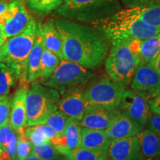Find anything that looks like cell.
Listing matches in <instances>:
<instances>
[{
	"label": "cell",
	"instance_id": "38",
	"mask_svg": "<svg viewBox=\"0 0 160 160\" xmlns=\"http://www.w3.org/2000/svg\"><path fill=\"white\" fill-rule=\"evenodd\" d=\"M150 64H151L152 67H153V68L156 70V71L160 75V53Z\"/></svg>",
	"mask_w": 160,
	"mask_h": 160
},
{
	"label": "cell",
	"instance_id": "5",
	"mask_svg": "<svg viewBox=\"0 0 160 160\" xmlns=\"http://www.w3.org/2000/svg\"><path fill=\"white\" fill-rule=\"evenodd\" d=\"M37 28V22L32 18L23 31L6 39L0 48L1 62L19 68L21 71L19 80L22 85H28L26 82L28 59L34 44Z\"/></svg>",
	"mask_w": 160,
	"mask_h": 160
},
{
	"label": "cell",
	"instance_id": "4",
	"mask_svg": "<svg viewBox=\"0 0 160 160\" xmlns=\"http://www.w3.org/2000/svg\"><path fill=\"white\" fill-rule=\"evenodd\" d=\"M120 10L119 0H64L57 11L65 19L92 24Z\"/></svg>",
	"mask_w": 160,
	"mask_h": 160
},
{
	"label": "cell",
	"instance_id": "6",
	"mask_svg": "<svg viewBox=\"0 0 160 160\" xmlns=\"http://www.w3.org/2000/svg\"><path fill=\"white\" fill-rule=\"evenodd\" d=\"M60 93L57 90L40 83L31 82L26 94L27 127L45 124L52 112L57 110Z\"/></svg>",
	"mask_w": 160,
	"mask_h": 160
},
{
	"label": "cell",
	"instance_id": "27",
	"mask_svg": "<svg viewBox=\"0 0 160 160\" xmlns=\"http://www.w3.org/2000/svg\"><path fill=\"white\" fill-rule=\"evenodd\" d=\"M61 60L54 53L45 48L40 60L37 81L42 82L47 79L57 69Z\"/></svg>",
	"mask_w": 160,
	"mask_h": 160
},
{
	"label": "cell",
	"instance_id": "25",
	"mask_svg": "<svg viewBox=\"0 0 160 160\" xmlns=\"http://www.w3.org/2000/svg\"><path fill=\"white\" fill-rule=\"evenodd\" d=\"M160 53V32L148 39L140 40L139 55L142 64L151 63Z\"/></svg>",
	"mask_w": 160,
	"mask_h": 160
},
{
	"label": "cell",
	"instance_id": "29",
	"mask_svg": "<svg viewBox=\"0 0 160 160\" xmlns=\"http://www.w3.org/2000/svg\"><path fill=\"white\" fill-rule=\"evenodd\" d=\"M64 0H26V4L31 11L38 15H46L57 10Z\"/></svg>",
	"mask_w": 160,
	"mask_h": 160
},
{
	"label": "cell",
	"instance_id": "8",
	"mask_svg": "<svg viewBox=\"0 0 160 160\" xmlns=\"http://www.w3.org/2000/svg\"><path fill=\"white\" fill-rule=\"evenodd\" d=\"M97 75L79 64L62 59L59 65L42 85L57 90L60 94L72 88L87 85Z\"/></svg>",
	"mask_w": 160,
	"mask_h": 160
},
{
	"label": "cell",
	"instance_id": "24",
	"mask_svg": "<svg viewBox=\"0 0 160 160\" xmlns=\"http://www.w3.org/2000/svg\"><path fill=\"white\" fill-rule=\"evenodd\" d=\"M24 134L33 145L49 142L50 140L57 135V132L47 124L28 126Z\"/></svg>",
	"mask_w": 160,
	"mask_h": 160
},
{
	"label": "cell",
	"instance_id": "1",
	"mask_svg": "<svg viewBox=\"0 0 160 160\" xmlns=\"http://www.w3.org/2000/svg\"><path fill=\"white\" fill-rule=\"evenodd\" d=\"M62 40L63 59L89 70H97L105 61L111 41L101 30L71 19L54 20Z\"/></svg>",
	"mask_w": 160,
	"mask_h": 160
},
{
	"label": "cell",
	"instance_id": "21",
	"mask_svg": "<svg viewBox=\"0 0 160 160\" xmlns=\"http://www.w3.org/2000/svg\"><path fill=\"white\" fill-rule=\"evenodd\" d=\"M126 9L145 23L160 28V0H148L142 5Z\"/></svg>",
	"mask_w": 160,
	"mask_h": 160
},
{
	"label": "cell",
	"instance_id": "33",
	"mask_svg": "<svg viewBox=\"0 0 160 160\" xmlns=\"http://www.w3.org/2000/svg\"><path fill=\"white\" fill-rule=\"evenodd\" d=\"M11 97L9 96L0 97V127L9 122Z\"/></svg>",
	"mask_w": 160,
	"mask_h": 160
},
{
	"label": "cell",
	"instance_id": "31",
	"mask_svg": "<svg viewBox=\"0 0 160 160\" xmlns=\"http://www.w3.org/2000/svg\"><path fill=\"white\" fill-rule=\"evenodd\" d=\"M69 119V117L57 109V111L52 112L48 116L45 124L51 126L57 132V135L62 134L65 131Z\"/></svg>",
	"mask_w": 160,
	"mask_h": 160
},
{
	"label": "cell",
	"instance_id": "34",
	"mask_svg": "<svg viewBox=\"0 0 160 160\" xmlns=\"http://www.w3.org/2000/svg\"><path fill=\"white\" fill-rule=\"evenodd\" d=\"M145 126L148 129L160 137V115L154 113L151 114Z\"/></svg>",
	"mask_w": 160,
	"mask_h": 160
},
{
	"label": "cell",
	"instance_id": "2",
	"mask_svg": "<svg viewBox=\"0 0 160 160\" xmlns=\"http://www.w3.org/2000/svg\"><path fill=\"white\" fill-rule=\"evenodd\" d=\"M139 39H118L111 41V48L105 59V71L112 79L128 85L141 65Z\"/></svg>",
	"mask_w": 160,
	"mask_h": 160
},
{
	"label": "cell",
	"instance_id": "30",
	"mask_svg": "<svg viewBox=\"0 0 160 160\" xmlns=\"http://www.w3.org/2000/svg\"><path fill=\"white\" fill-rule=\"evenodd\" d=\"M32 153L44 160H60L63 156L50 142L32 146Z\"/></svg>",
	"mask_w": 160,
	"mask_h": 160
},
{
	"label": "cell",
	"instance_id": "14",
	"mask_svg": "<svg viewBox=\"0 0 160 160\" xmlns=\"http://www.w3.org/2000/svg\"><path fill=\"white\" fill-rule=\"evenodd\" d=\"M119 109L103 107L86 108L80 125L82 128L91 129L105 130L111 125L120 113Z\"/></svg>",
	"mask_w": 160,
	"mask_h": 160
},
{
	"label": "cell",
	"instance_id": "20",
	"mask_svg": "<svg viewBox=\"0 0 160 160\" xmlns=\"http://www.w3.org/2000/svg\"><path fill=\"white\" fill-rule=\"evenodd\" d=\"M42 34L45 48L57 54L63 59L62 40L60 33L56 27L53 19H48L41 25Z\"/></svg>",
	"mask_w": 160,
	"mask_h": 160
},
{
	"label": "cell",
	"instance_id": "22",
	"mask_svg": "<svg viewBox=\"0 0 160 160\" xmlns=\"http://www.w3.org/2000/svg\"><path fill=\"white\" fill-rule=\"evenodd\" d=\"M144 159L160 157V137L145 128L137 135Z\"/></svg>",
	"mask_w": 160,
	"mask_h": 160
},
{
	"label": "cell",
	"instance_id": "10",
	"mask_svg": "<svg viewBox=\"0 0 160 160\" xmlns=\"http://www.w3.org/2000/svg\"><path fill=\"white\" fill-rule=\"evenodd\" d=\"M160 87V75L151 64H141L130 83V88L137 94L148 100Z\"/></svg>",
	"mask_w": 160,
	"mask_h": 160
},
{
	"label": "cell",
	"instance_id": "28",
	"mask_svg": "<svg viewBox=\"0 0 160 160\" xmlns=\"http://www.w3.org/2000/svg\"><path fill=\"white\" fill-rule=\"evenodd\" d=\"M63 160H109L108 151H95L77 147L63 153Z\"/></svg>",
	"mask_w": 160,
	"mask_h": 160
},
{
	"label": "cell",
	"instance_id": "3",
	"mask_svg": "<svg viewBox=\"0 0 160 160\" xmlns=\"http://www.w3.org/2000/svg\"><path fill=\"white\" fill-rule=\"evenodd\" d=\"M91 25L101 30L110 41L118 39L144 40L160 32V28L145 23L126 8Z\"/></svg>",
	"mask_w": 160,
	"mask_h": 160
},
{
	"label": "cell",
	"instance_id": "32",
	"mask_svg": "<svg viewBox=\"0 0 160 160\" xmlns=\"http://www.w3.org/2000/svg\"><path fill=\"white\" fill-rule=\"evenodd\" d=\"M32 146L28 139L24 134V132L18 133V141L16 151L17 160H24L32 153Z\"/></svg>",
	"mask_w": 160,
	"mask_h": 160
},
{
	"label": "cell",
	"instance_id": "37",
	"mask_svg": "<svg viewBox=\"0 0 160 160\" xmlns=\"http://www.w3.org/2000/svg\"><path fill=\"white\" fill-rule=\"evenodd\" d=\"M119 1L125 6L126 8H131L142 5L148 0H119Z\"/></svg>",
	"mask_w": 160,
	"mask_h": 160
},
{
	"label": "cell",
	"instance_id": "19",
	"mask_svg": "<svg viewBox=\"0 0 160 160\" xmlns=\"http://www.w3.org/2000/svg\"><path fill=\"white\" fill-rule=\"evenodd\" d=\"M111 142L105 130L82 127L79 147L95 151H108Z\"/></svg>",
	"mask_w": 160,
	"mask_h": 160
},
{
	"label": "cell",
	"instance_id": "7",
	"mask_svg": "<svg viewBox=\"0 0 160 160\" xmlns=\"http://www.w3.org/2000/svg\"><path fill=\"white\" fill-rule=\"evenodd\" d=\"M125 85L107 76H97L91 80L84 90L85 108L103 107L117 108L121 102Z\"/></svg>",
	"mask_w": 160,
	"mask_h": 160
},
{
	"label": "cell",
	"instance_id": "18",
	"mask_svg": "<svg viewBox=\"0 0 160 160\" xmlns=\"http://www.w3.org/2000/svg\"><path fill=\"white\" fill-rule=\"evenodd\" d=\"M41 25V22L37 23L35 42L29 54L28 59L27 71H26V82L27 84L37 80L40 60H41L42 55L45 50Z\"/></svg>",
	"mask_w": 160,
	"mask_h": 160
},
{
	"label": "cell",
	"instance_id": "36",
	"mask_svg": "<svg viewBox=\"0 0 160 160\" xmlns=\"http://www.w3.org/2000/svg\"><path fill=\"white\" fill-rule=\"evenodd\" d=\"M11 0H0V25H3L9 13V5Z\"/></svg>",
	"mask_w": 160,
	"mask_h": 160
},
{
	"label": "cell",
	"instance_id": "41",
	"mask_svg": "<svg viewBox=\"0 0 160 160\" xmlns=\"http://www.w3.org/2000/svg\"><path fill=\"white\" fill-rule=\"evenodd\" d=\"M24 160H44V159H41V158H39V157H38L37 156H36V155L33 154V153H31V154L28 157H27L25 159H24Z\"/></svg>",
	"mask_w": 160,
	"mask_h": 160
},
{
	"label": "cell",
	"instance_id": "40",
	"mask_svg": "<svg viewBox=\"0 0 160 160\" xmlns=\"http://www.w3.org/2000/svg\"><path fill=\"white\" fill-rule=\"evenodd\" d=\"M0 160H10V157L2 148H0Z\"/></svg>",
	"mask_w": 160,
	"mask_h": 160
},
{
	"label": "cell",
	"instance_id": "16",
	"mask_svg": "<svg viewBox=\"0 0 160 160\" xmlns=\"http://www.w3.org/2000/svg\"><path fill=\"white\" fill-rule=\"evenodd\" d=\"M81 131L82 126L79 120L70 118L63 133L52 138L50 142L60 153L63 154L65 152L79 147Z\"/></svg>",
	"mask_w": 160,
	"mask_h": 160
},
{
	"label": "cell",
	"instance_id": "43",
	"mask_svg": "<svg viewBox=\"0 0 160 160\" xmlns=\"http://www.w3.org/2000/svg\"><path fill=\"white\" fill-rule=\"evenodd\" d=\"M0 62H1V57H0Z\"/></svg>",
	"mask_w": 160,
	"mask_h": 160
},
{
	"label": "cell",
	"instance_id": "39",
	"mask_svg": "<svg viewBox=\"0 0 160 160\" xmlns=\"http://www.w3.org/2000/svg\"><path fill=\"white\" fill-rule=\"evenodd\" d=\"M5 40H6V38L5 36V32H4L3 25H0V48L2 47V45H3V43L5 42Z\"/></svg>",
	"mask_w": 160,
	"mask_h": 160
},
{
	"label": "cell",
	"instance_id": "23",
	"mask_svg": "<svg viewBox=\"0 0 160 160\" xmlns=\"http://www.w3.org/2000/svg\"><path fill=\"white\" fill-rule=\"evenodd\" d=\"M21 71L11 64L0 62V97L8 96L11 88L19 80Z\"/></svg>",
	"mask_w": 160,
	"mask_h": 160
},
{
	"label": "cell",
	"instance_id": "13",
	"mask_svg": "<svg viewBox=\"0 0 160 160\" xmlns=\"http://www.w3.org/2000/svg\"><path fill=\"white\" fill-rule=\"evenodd\" d=\"M109 160H144L137 136L112 140L108 148Z\"/></svg>",
	"mask_w": 160,
	"mask_h": 160
},
{
	"label": "cell",
	"instance_id": "17",
	"mask_svg": "<svg viewBox=\"0 0 160 160\" xmlns=\"http://www.w3.org/2000/svg\"><path fill=\"white\" fill-rule=\"evenodd\" d=\"M143 129L142 126L125 113L120 112L108 128L105 130V132L108 137L112 141L137 136Z\"/></svg>",
	"mask_w": 160,
	"mask_h": 160
},
{
	"label": "cell",
	"instance_id": "15",
	"mask_svg": "<svg viewBox=\"0 0 160 160\" xmlns=\"http://www.w3.org/2000/svg\"><path fill=\"white\" fill-rule=\"evenodd\" d=\"M28 86L22 85L11 97L9 124L17 133H22L27 127L26 94Z\"/></svg>",
	"mask_w": 160,
	"mask_h": 160
},
{
	"label": "cell",
	"instance_id": "9",
	"mask_svg": "<svg viewBox=\"0 0 160 160\" xmlns=\"http://www.w3.org/2000/svg\"><path fill=\"white\" fill-rule=\"evenodd\" d=\"M118 108L144 128L152 114L148 99L131 89L124 91Z\"/></svg>",
	"mask_w": 160,
	"mask_h": 160
},
{
	"label": "cell",
	"instance_id": "35",
	"mask_svg": "<svg viewBox=\"0 0 160 160\" xmlns=\"http://www.w3.org/2000/svg\"><path fill=\"white\" fill-rule=\"evenodd\" d=\"M148 102L151 113L160 115V87Z\"/></svg>",
	"mask_w": 160,
	"mask_h": 160
},
{
	"label": "cell",
	"instance_id": "11",
	"mask_svg": "<svg viewBox=\"0 0 160 160\" xmlns=\"http://www.w3.org/2000/svg\"><path fill=\"white\" fill-rule=\"evenodd\" d=\"M84 90L85 85H79L67 90L60 94L57 102V109L70 118L80 121L82 119L85 111Z\"/></svg>",
	"mask_w": 160,
	"mask_h": 160
},
{
	"label": "cell",
	"instance_id": "26",
	"mask_svg": "<svg viewBox=\"0 0 160 160\" xmlns=\"http://www.w3.org/2000/svg\"><path fill=\"white\" fill-rule=\"evenodd\" d=\"M17 141L18 133L12 128L9 122L0 127V148L7 153L10 160H17Z\"/></svg>",
	"mask_w": 160,
	"mask_h": 160
},
{
	"label": "cell",
	"instance_id": "42",
	"mask_svg": "<svg viewBox=\"0 0 160 160\" xmlns=\"http://www.w3.org/2000/svg\"><path fill=\"white\" fill-rule=\"evenodd\" d=\"M144 160H160V157H156V158H148V159H144Z\"/></svg>",
	"mask_w": 160,
	"mask_h": 160
},
{
	"label": "cell",
	"instance_id": "12",
	"mask_svg": "<svg viewBox=\"0 0 160 160\" xmlns=\"http://www.w3.org/2000/svg\"><path fill=\"white\" fill-rule=\"evenodd\" d=\"M31 19L24 5L23 0H11L8 17L2 25L6 39L23 31Z\"/></svg>",
	"mask_w": 160,
	"mask_h": 160
}]
</instances>
